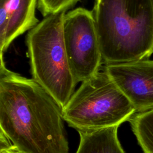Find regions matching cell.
Instances as JSON below:
<instances>
[{
    "instance_id": "6da1fadb",
    "label": "cell",
    "mask_w": 153,
    "mask_h": 153,
    "mask_svg": "<svg viewBox=\"0 0 153 153\" xmlns=\"http://www.w3.org/2000/svg\"><path fill=\"white\" fill-rule=\"evenodd\" d=\"M62 108L37 82L0 60V128L25 153H68Z\"/></svg>"
},
{
    "instance_id": "7a4b0ae2",
    "label": "cell",
    "mask_w": 153,
    "mask_h": 153,
    "mask_svg": "<svg viewBox=\"0 0 153 153\" xmlns=\"http://www.w3.org/2000/svg\"><path fill=\"white\" fill-rule=\"evenodd\" d=\"M92 11L104 65L153 54V0H95Z\"/></svg>"
},
{
    "instance_id": "3957f363",
    "label": "cell",
    "mask_w": 153,
    "mask_h": 153,
    "mask_svg": "<svg viewBox=\"0 0 153 153\" xmlns=\"http://www.w3.org/2000/svg\"><path fill=\"white\" fill-rule=\"evenodd\" d=\"M66 11L44 17L29 30L26 39L32 79L63 108L75 92L77 82L71 71L63 41Z\"/></svg>"
},
{
    "instance_id": "277c9868",
    "label": "cell",
    "mask_w": 153,
    "mask_h": 153,
    "mask_svg": "<svg viewBox=\"0 0 153 153\" xmlns=\"http://www.w3.org/2000/svg\"><path fill=\"white\" fill-rule=\"evenodd\" d=\"M135 113L133 105L103 66L81 82L62 109L64 121L78 132L119 127Z\"/></svg>"
},
{
    "instance_id": "5b68a950",
    "label": "cell",
    "mask_w": 153,
    "mask_h": 153,
    "mask_svg": "<svg viewBox=\"0 0 153 153\" xmlns=\"http://www.w3.org/2000/svg\"><path fill=\"white\" fill-rule=\"evenodd\" d=\"M63 36L69 63L77 84L102 69L103 59L93 11L79 7L66 13Z\"/></svg>"
},
{
    "instance_id": "8992f818",
    "label": "cell",
    "mask_w": 153,
    "mask_h": 153,
    "mask_svg": "<svg viewBox=\"0 0 153 153\" xmlns=\"http://www.w3.org/2000/svg\"><path fill=\"white\" fill-rule=\"evenodd\" d=\"M136 113L153 109V60L142 59L103 66Z\"/></svg>"
},
{
    "instance_id": "52a82bcc",
    "label": "cell",
    "mask_w": 153,
    "mask_h": 153,
    "mask_svg": "<svg viewBox=\"0 0 153 153\" xmlns=\"http://www.w3.org/2000/svg\"><path fill=\"white\" fill-rule=\"evenodd\" d=\"M8 20L4 44L0 46V60L11 42L19 36L30 30L39 22L35 15L38 0H0Z\"/></svg>"
},
{
    "instance_id": "ba28073f",
    "label": "cell",
    "mask_w": 153,
    "mask_h": 153,
    "mask_svg": "<svg viewBox=\"0 0 153 153\" xmlns=\"http://www.w3.org/2000/svg\"><path fill=\"white\" fill-rule=\"evenodd\" d=\"M118 128L78 131L80 140L76 153H126L118 138Z\"/></svg>"
},
{
    "instance_id": "9c48e42d",
    "label": "cell",
    "mask_w": 153,
    "mask_h": 153,
    "mask_svg": "<svg viewBox=\"0 0 153 153\" xmlns=\"http://www.w3.org/2000/svg\"><path fill=\"white\" fill-rule=\"evenodd\" d=\"M78 0H38V8L43 17L66 11L74 6Z\"/></svg>"
},
{
    "instance_id": "30bf717a",
    "label": "cell",
    "mask_w": 153,
    "mask_h": 153,
    "mask_svg": "<svg viewBox=\"0 0 153 153\" xmlns=\"http://www.w3.org/2000/svg\"><path fill=\"white\" fill-rule=\"evenodd\" d=\"M139 145L144 153H153V122L143 132Z\"/></svg>"
},
{
    "instance_id": "8fae6325",
    "label": "cell",
    "mask_w": 153,
    "mask_h": 153,
    "mask_svg": "<svg viewBox=\"0 0 153 153\" xmlns=\"http://www.w3.org/2000/svg\"><path fill=\"white\" fill-rule=\"evenodd\" d=\"M13 146V143L4 133V132L0 129V151L4 149H9Z\"/></svg>"
},
{
    "instance_id": "7c38bea8",
    "label": "cell",
    "mask_w": 153,
    "mask_h": 153,
    "mask_svg": "<svg viewBox=\"0 0 153 153\" xmlns=\"http://www.w3.org/2000/svg\"><path fill=\"white\" fill-rule=\"evenodd\" d=\"M9 150L10 151V152L11 153H25L23 152H21L20 151H19L18 149H17L15 146H13L12 148H11L10 149H9Z\"/></svg>"
},
{
    "instance_id": "4fadbf2b",
    "label": "cell",
    "mask_w": 153,
    "mask_h": 153,
    "mask_svg": "<svg viewBox=\"0 0 153 153\" xmlns=\"http://www.w3.org/2000/svg\"><path fill=\"white\" fill-rule=\"evenodd\" d=\"M0 153H11L9 149H4V150H1Z\"/></svg>"
}]
</instances>
